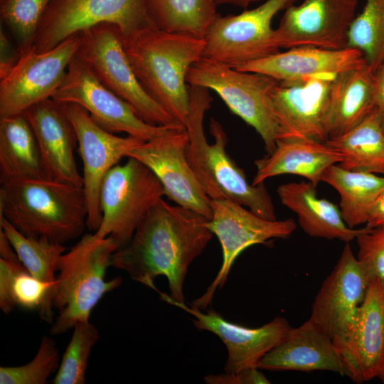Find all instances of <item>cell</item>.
Listing matches in <instances>:
<instances>
[{
    "label": "cell",
    "instance_id": "6da1fadb",
    "mask_svg": "<svg viewBox=\"0 0 384 384\" xmlns=\"http://www.w3.org/2000/svg\"><path fill=\"white\" fill-rule=\"evenodd\" d=\"M208 220L163 198L151 210L132 238L112 257V266L159 293L156 277H166L169 296L184 302L183 282L189 265L213 237Z\"/></svg>",
    "mask_w": 384,
    "mask_h": 384
},
{
    "label": "cell",
    "instance_id": "7a4b0ae2",
    "mask_svg": "<svg viewBox=\"0 0 384 384\" xmlns=\"http://www.w3.org/2000/svg\"><path fill=\"white\" fill-rule=\"evenodd\" d=\"M189 112L185 128L188 135L186 157L196 178L210 199H228L256 215L276 220L274 207L264 183L250 184L243 170L226 151L228 137L215 119L210 121L213 144L207 142L203 129L206 112L213 97L209 89L189 85Z\"/></svg>",
    "mask_w": 384,
    "mask_h": 384
},
{
    "label": "cell",
    "instance_id": "3957f363",
    "mask_svg": "<svg viewBox=\"0 0 384 384\" xmlns=\"http://www.w3.org/2000/svg\"><path fill=\"white\" fill-rule=\"evenodd\" d=\"M122 40L142 89L185 127L189 112L186 76L191 65L203 57L204 39L151 28Z\"/></svg>",
    "mask_w": 384,
    "mask_h": 384
},
{
    "label": "cell",
    "instance_id": "277c9868",
    "mask_svg": "<svg viewBox=\"0 0 384 384\" xmlns=\"http://www.w3.org/2000/svg\"><path fill=\"white\" fill-rule=\"evenodd\" d=\"M0 218L28 237L64 244L87 226L83 187L49 178L1 181Z\"/></svg>",
    "mask_w": 384,
    "mask_h": 384
},
{
    "label": "cell",
    "instance_id": "5b68a950",
    "mask_svg": "<svg viewBox=\"0 0 384 384\" xmlns=\"http://www.w3.org/2000/svg\"><path fill=\"white\" fill-rule=\"evenodd\" d=\"M118 249L110 236L100 238L94 233L85 234L61 256L53 299L58 314L51 324V335L63 334L77 324L89 321L104 295L121 285L120 277L105 279L112 255Z\"/></svg>",
    "mask_w": 384,
    "mask_h": 384
},
{
    "label": "cell",
    "instance_id": "8992f818",
    "mask_svg": "<svg viewBox=\"0 0 384 384\" xmlns=\"http://www.w3.org/2000/svg\"><path fill=\"white\" fill-rule=\"evenodd\" d=\"M186 81L190 85L215 91L233 113L255 129L267 154L274 150L279 127L272 108L270 92L278 80L201 58L188 70Z\"/></svg>",
    "mask_w": 384,
    "mask_h": 384
},
{
    "label": "cell",
    "instance_id": "52a82bcc",
    "mask_svg": "<svg viewBox=\"0 0 384 384\" xmlns=\"http://www.w3.org/2000/svg\"><path fill=\"white\" fill-rule=\"evenodd\" d=\"M127 158L124 164L113 166L102 181V220L94 233L100 238L112 237L119 249L128 244L148 213L165 196L164 186L153 171L137 159Z\"/></svg>",
    "mask_w": 384,
    "mask_h": 384
},
{
    "label": "cell",
    "instance_id": "ba28073f",
    "mask_svg": "<svg viewBox=\"0 0 384 384\" xmlns=\"http://www.w3.org/2000/svg\"><path fill=\"white\" fill-rule=\"evenodd\" d=\"M79 33L80 44L76 55L106 87L131 105L146 122L156 126L181 125L139 85L117 26L102 23Z\"/></svg>",
    "mask_w": 384,
    "mask_h": 384
},
{
    "label": "cell",
    "instance_id": "9c48e42d",
    "mask_svg": "<svg viewBox=\"0 0 384 384\" xmlns=\"http://www.w3.org/2000/svg\"><path fill=\"white\" fill-rule=\"evenodd\" d=\"M102 23L117 26L123 38L155 28L145 0H50L33 47L37 52L48 50L68 37Z\"/></svg>",
    "mask_w": 384,
    "mask_h": 384
},
{
    "label": "cell",
    "instance_id": "30bf717a",
    "mask_svg": "<svg viewBox=\"0 0 384 384\" xmlns=\"http://www.w3.org/2000/svg\"><path fill=\"white\" fill-rule=\"evenodd\" d=\"M296 0H267L238 14H218L204 36L203 57L233 68L279 51L274 17Z\"/></svg>",
    "mask_w": 384,
    "mask_h": 384
},
{
    "label": "cell",
    "instance_id": "8fae6325",
    "mask_svg": "<svg viewBox=\"0 0 384 384\" xmlns=\"http://www.w3.org/2000/svg\"><path fill=\"white\" fill-rule=\"evenodd\" d=\"M80 44L74 34L54 48L37 52L33 46L0 78V119L23 114L33 105L51 98L62 83Z\"/></svg>",
    "mask_w": 384,
    "mask_h": 384
},
{
    "label": "cell",
    "instance_id": "7c38bea8",
    "mask_svg": "<svg viewBox=\"0 0 384 384\" xmlns=\"http://www.w3.org/2000/svg\"><path fill=\"white\" fill-rule=\"evenodd\" d=\"M51 99L61 104L81 106L109 132H124L145 142L182 126H156L146 122L131 105L106 87L76 54Z\"/></svg>",
    "mask_w": 384,
    "mask_h": 384
},
{
    "label": "cell",
    "instance_id": "4fadbf2b",
    "mask_svg": "<svg viewBox=\"0 0 384 384\" xmlns=\"http://www.w3.org/2000/svg\"><path fill=\"white\" fill-rule=\"evenodd\" d=\"M213 215L207 228L218 238L223 252L221 267L202 296L189 305L206 310L217 288L227 280L239 255L250 246L266 244L274 238H289L297 228L292 218L277 220L263 218L243 206L228 199H210Z\"/></svg>",
    "mask_w": 384,
    "mask_h": 384
},
{
    "label": "cell",
    "instance_id": "5bb4252c",
    "mask_svg": "<svg viewBox=\"0 0 384 384\" xmlns=\"http://www.w3.org/2000/svg\"><path fill=\"white\" fill-rule=\"evenodd\" d=\"M61 104V103H60ZM78 138L83 165V189L87 207V227L96 231L102 220L100 193L107 173L144 140L127 135L117 136L99 126L81 106L61 104Z\"/></svg>",
    "mask_w": 384,
    "mask_h": 384
},
{
    "label": "cell",
    "instance_id": "9a60e30c",
    "mask_svg": "<svg viewBox=\"0 0 384 384\" xmlns=\"http://www.w3.org/2000/svg\"><path fill=\"white\" fill-rule=\"evenodd\" d=\"M346 376L361 383L384 375V281L372 277L363 301L333 338Z\"/></svg>",
    "mask_w": 384,
    "mask_h": 384
},
{
    "label": "cell",
    "instance_id": "2e32d148",
    "mask_svg": "<svg viewBox=\"0 0 384 384\" xmlns=\"http://www.w3.org/2000/svg\"><path fill=\"white\" fill-rule=\"evenodd\" d=\"M188 135L185 127H176L144 142L127 157L137 159L153 171L169 200L210 220L213 215L210 198L188 164Z\"/></svg>",
    "mask_w": 384,
    "mask_h": 384
},
{
    "label": "cell",
    "instance_id": "e0dca14e",
    "mask_svg": "<svg viewBox=\"0 0 384 384\" xmlns=\"http://www.w3.org/2000/svg\"><path fill=\"white\" fill-rule=\"evenodd\" d=\"M334 76L278 81L270 92L278 139L325 142L329 139L330 94Z\"/></svg>",
    "mask_w": 384,
    "mask_h": 384
},
{
    "label": "cell",
    "instance_id": "ac0fdd59",
    "mask_svg": "<svg viewBox=\"0 0 384 384\" xmlns=\"http://www.w3.org/2000/svg\"><path fill=\"white\" fill-rule=\"evenodd\" d=\"M359 0H304L284 12L274 29L280 48L311 46L338 50L348 47V33Z\"/></svg>",
    "mask_w": 384,
    "mask_h": 384
},
{
    "label": "cell",
    "instance_id": "d6986e66",
    "mask_svg": "<svg viewBox=\"0 0 384 384\" xmlns=\"http://www.w3.org/2000/svg\"><path fill=\"white\" fill-rule=\"evenodd\" d=\"M159 294L163 301L192 315L197 329L212 332L221 339L228 353L225 373L257 367L260 359L282 341L291 328L288 321L281 316L260 327L248 328L227 321L211 309L203 313L199 308L174 301L164 292Z\"/></svg>",
    "mask_w": 384,
    "mask_h": 384
},
{
    "label": "cell",
    "instance_id": "ffe728a7",
    "mask_svg": "<svg viewBox=\"0 0 384 384\" xmlns=\"http://www.w3.org/2000/svg\"><path fill=\"white\" fill-rule=\"evenodd\" d=\"M370 279L350 242H346L314 300L309 319L333 339L342 332L361 304Z\"/></svg>",
    "mask_w": 384,
    "mask_h": 384
},
{
    "label": "cell",
    "instance_id": "44dd1931",
    "mask_svg": "<svg viewBox=\"0 0 384 384\" xmlns=\"http://www.w3.org/2000/svg\"><path fill=\"white\" fill-rule=\"evenodd\" d=\"M23 114L36 136L48 178L83 187L74 156L77 135L61 104L49 98L33 105Z\"/></svg>",
    "mask_w": 384,
    "mask_h": 384
},
{
    "label": "cell",
    "instance_id": "7402d4cb",
    "mask_svg": "<svg viewBox=\"0 0 384 384\" xmlns=\"http://www.w3.org/2000/svg\"><path fill=\"white\" fill-rule=\"evenodd\" d=\"M257 367L267 370H327L347 374L333 339L310 319L298 327H291Z\"/></svg>",
    "mask_w": 384,
    "mask_h": 384
},
{
    "label": "cell",
    "instance_id": "603a6c76",
    "mask_svg": "<svg viewBox=\"0 0 384 384\" xmlns=\"http://www.w3.org/2000/svg\"><path fill=\"white\" fill-rule=\"evenodd\" d=\"M366 62L363 53L353 48L338 50L299 46L277 52L234 69L262 73L278 81L316 76H335Z\"/></svg>",
    "mask_w": 384,
    "mask_h": 384
},
{
    "label": "cell",
    "instance_id": "cb8c5ba5",
    "mask_svg": "<svg viewBox=\"0 0 384 384\" xmlns=\"http://www.w3.org/2000/svg\"><path fill=\"white\" fill-rule=\"evenodd\" d=\"M342 160L343 155L326 142L278 139L271 154L255 161L257 172L252 184H260L276 176L292 174L305 178L316 187L326 169Z\"/></svg>",
    "mask_w": 384,
    "mask_h": 384
},
{
    "label": "cell",
    "instance_id": "d4e9b609",
    "mask_svg": "<svg viewBox=\"0 0 384 384\" xmlns=\"http://www.w3.org/2000/svg\"><path fill=\"white\" fill-rule=\"evenodd\" d=\"M55 284L56 280L47 282L34 277L0 230V309L4 314L9 315L18 307L36 311L41 319L51 324Z\"/></svg>",
    "mask_w": 384,
    "mask_h": 384
},
{
    "label": "cell",
    "instance_id": "484cf974",
    "mask_svg": "<svg viewBox=\"0 0 384 384\" xmlns=\"http://www.w3.org/2000/svg\"><path fill=\"white\" fill-rule=\"evenodd\" d=\"M309 181L289 182L279 186L277 195L282 205L297 214L304 232L313 238L337 239L344 242L356 240L365 228H349L339 207L317 196Z\"/></svg>",
    "mask_w": 384,
    "mask_h": 384
},
{
    "label": "cell",
    "instance_id": "4316f807",
    "mask_svg": "<svg viewBox=\"0 0 384 384\" xmlns=\"http://www.w3.org/2000/svg\"><path fill=\"white\" fill-rule=\"evenodd\" d=\"M375 72L366 61L334 77L329 138L347 132L375 109Z\"/></svg>",
    "mask_w": 384,
    "mask_h": 384
},
{
    "label": "cell",
    "instance_id": "83f0119b",
    "mask_svg": "<svg viewBox=\"0 0 384 384\" xmlns=\"http://www.w3.org/2000/svg\"><path fill=\"white\" fill-rule=\"evenodd\" d=\"M48 178L34 132L23 114L0 119V180Z\"/></svg>",
    "mask_w": 384,
    "mask_h": 384
},
{
    "label": "cell",
    "instance_id": "f1b7e54d",
    "mask_svg": "<svg viewBox=\"0 0 384 384\" xmlns=\"http://www.w3.org/2000/svg\"><path fill=\"white\" fill-rule=\"evenodd\" d=\"M321 181L337 191L343 219L351 228L366 224L373 208L384 192V176L348 170L338 164L326 169Z\"/></svg>",
    "mask_w": 384,
    "mask_h": 384
},
{
    "label": "cell",
    "instance_id": "f546056e",
    "mask_svg": "<svg viewBox=\"0 0 384 384\" xmlns=\"http://www.w3.org/2000/svg\"><path fill=\"white\" fill-rule=\"evenodd\" d=\"M325 142L343 155L339 166L384 176V131L376 107L349 130Z\"/></svg>",
    "mask_w": 384,
    "mask_h": 384
},
{
    "label": "cell",
    "instance_id": "4dcf8cb0",
    "mask_svg": "<svg viewBox=\"0 0 384 384\" xmlns=\"http://www.w3.org/2000/svg\"><path fill=\"white\" fill-rule=\"evenodd\" d=\"M155 28L203 38L217 16L214 0H145Z\"/></svg>",
    "mask_w": 384,
    "mask_h": 384
},
{
    "label": "cell",
    "instance_id": "1f68e13d",
    "mask_svg": "<svg viewBox=\"0 0 384 384\" xmlns=\"http://www.w3.org/2000/svg\"><path fill=\"white\" fill-rule=\"evenodd\" d=\"M0 230L21 262L34 277L47 282L56 280L59 261L66 250L63 244L43 238L26 236L3 217L0 218Z\"/></svg>",
    "mask_w": 384,
    "mask_h": 384
},
{
    "label": "cell",
    "instance_id": "d6a6232c",
    "mask_svg": "<svg viewBox=\"0 0 384 384\" xmlns=\"http://www.w3.org/2000/svg\"><path fill=\"white\" fill-rule=\"evenodd\" d=\"M348 47L360 50L375 71L384 60V0H366L348 33Z\"/></svg>",
    "mask_w": 384,
    "mask_h": 384
},
{
    "label": "cell",
    "instance_id": "836d02e7",
    "mask_svg": "<svg viewBox=\"0 0 384 384\" xmlns=\"http://www.w3.org/2000/svg\"><path fill=\"white\" fill-rule=\"evenodd\" d=\"M73 335L60 359L53 384H84L91 351L100 338L99 330L83 321L73 327Z\"/></svg>",
    "mask_w": 384,
    "mask_h": 384
},
{
    "label": "cell",
    "instance_id": "e575fe53",
    "mask_svg": "<svg viewBox=\"0 0 384 384\" xmlns=\"http://www.w3.org/2000/svg\"><path fill=\"white\" fill-rule=\"evenodd\" d=\"M50 0H0V14L16 41L19 55L33 46L36 33Z\"/></svg>",
    "mask_w": 384,
    "mask_h": 384
},
{
    "label": "cell",
    "instance_id": "d590c367",
    "mask_svg": "<svg viewBox=\"0 0 384 384\" xmlns=\"http://www.w3.org/2000/svg\"><path fill=\"white\" fill-rule=\"evenodd\" d=\"M60 359L55 341L43 336L33 358L19 366H1V384H45L56 373Z\"/></svg>",
    "mask_w": 384,
    "mask_h": 384
},
{
    "label": "cell",
    "instance_id": "8d00e7d4",
    "mask_svg": "<svg viewBox=\"0 0 384 384\" xmlns=\"http://www.w3.org/2000/svg\"><path fill=\"white\" fill-rule=\"evenodd\" d=\"M356 256L372 277L384 281V225L368 228L356 238Z\"/></svg>",
    "mask_w": 384,
    "mask_h": 384
},
{
    "label": "cell",
    "instance_id": "74e56055",
    "mask_svg": "<svg viewBox=\"0 0 384 384\" xmlns=\"http://www.w3.org/2000/svg\"><path fill=\"white\" fill-rule=\"evenodd\" d=\"M208 384H269L270 380L257 367L235 373L209 375L204 378Z\"/></svg>",
    "mask_w": 384,
    "mask_h": 384
},
{
    "label": "cell",
    "instance_id": "f35d334b",
    "mask_svg": "<svg viewBox=\"0 0 384 384\" xmlns=\"http://www.w3.org/2000/svg\"><path fill=\"white\" fill-rule=\"evenodd\" d=\"M375 105L384 131V60L375 72Z\"/></svg>",
    "mask_w": 384,
    "mask_h": 384
},
{
    "label": "cell",
    "instance_id": "ab89813d",
    "mask_svg": "<svg viewBox=\"0 0 384 384\" xmlns=\"http://www.w3.org/2000/svg\"><path fill=\"white\" fill-rule=\"evenodd\" d=\"M1 53L0 78L9 72L18 59L14 58L15 54H11L10 43L2 31H1Z\"/></svg>",
    "mask_w": 384,
    "mask_h": 384
},
{
    "label": "cell",
    "instance_id": "60d3db41",
    "mask_svg": "<svg viewBox=\"0 0 384 384\" xmlns=\"http://www.w3.org/2000/svg\"><path fill=\"white\" fill-rule=\"evenodd\" d=\"M384 225V192L373 208L366 224L368 228Z\"/></svg>",
    "mask_w": 384,
    "mask_h": 384
},
{
    "label": "cell",
    "instance_id": "b9f144b4",
    "mask_svg": "<svg viewBox=\"0 0 384 384\" xmlns=\"http://www.w3.org/2000/svg\"><path fill=\"white\" fill-rule=\"evenodd\" d=\"M218 5H233L242 8H247L250 4L261 0H214Z\"/></svg>",
    "mask_w": 384,
    "mask_h": 384
},
{
    "label": "cell",
    "instance_id": "7bdbcfd3",
    "mask_svg": "<svg viewBox=\"0 0 384 384\" xmlns=\"http://www.w3.org/2000/svg\"><path fill=\"white\" fill-rule=\"evenodd\" d=\"M380 380L383 383H384V375H383V377H381V378H380Z\"/></svg>",
    "mask_w": 384,
    "mask_h": 384
}]
</instances>
